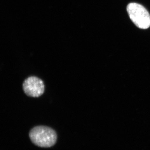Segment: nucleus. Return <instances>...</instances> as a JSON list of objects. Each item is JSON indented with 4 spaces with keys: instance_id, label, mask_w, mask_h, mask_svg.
<instances>
[{
    "instance_id": "obj_1",
    "label": "nucleus",
    "mask_w": 150,
    "mask_h": 150,
    "mask_svg": "<svg viewBox=\"0 0 150 150\" xmlns=\"http://www.w3.org/2000/svg\"><path fill=\"white\" fill-rule=\"evenodd\" d=\"M30 139L34 144L41 148H49L56 144L57 135L56 131L48 126H35L30 130Z\"/></svg>"
},
{
    "instance_id": "obj_2",
    "label": "nucleus",
    "mask_w": 150,
    "mask_h": 150,
    "mask_svg": "<svg viewBox=\"0 0 150 150\" xmlns=\"http://www.w3.org/2000/svg\"><path fill=\"white\" fill-rule=\"evenodd\" d=\"M129 17L135 25L141 29H147L150 26V15L143 6L137 3H130L127 7Z\"/></svg>"
},
{
    "instance_id": "obj_3",
    "label": "nucleus",
    "mask_w": 150,
    "mask_h": 150,
    "mask_svg": "<svg viewBox=\"0 0 150 150\" xmlns=\"http://www.w3.org/2000/svg\"><path fill=\"white\" fill-rule=\"evenodd\" d=\"M23 88L28 96L37 98L44 93L45 86L41 79L36 76H30L23 82Z\"/></svg>"
}]
</instances>
